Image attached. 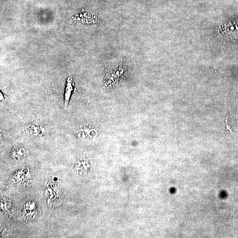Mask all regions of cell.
Segmentation results:
<instances>
[{
	"label": "cell",
	"mask_w": 238,
	"mask_h": 238,
	"mask_svg": "<svg viewBox=\"0 0 238 238\" xmlns=\"http://www.w3.org/2000/svg\"><path fill=\"white\" fill-rule=\"evenodd\" d=\"M27 131L31 135H41L45 134V128L42 125L36 123H31L27 128Z\"/></svg>",
	"instance_id": "1"
},
{
	"label": "cell",
	"mask_w": 238,
	"mask_h": 238,
	"mask_svg": "<svg viewBox=\"0 0 238 238\" xmlns=\"http://www.w3.org/2000/svg\"><path fill=\"white\" fill-rule=\"evenodd\" d=\"M73 89H74V86H73L72 81L69 79L67 80V84L66 86V89H65V93H64V103L66 106H68V104H69Z\"/></svg>",
	"instance_id": "2"
},
{
	"label": "cell",
	"mask_w": 238,
	"mask_h": 238,
	"mask_svg": "<svg viewBox=\"0 0 238 238\" xmlns=\"http://www.w3.org/2000/svg\"><path fill=\"white\" fill-rule=\"evenodd\" d=\"M228 117H227V118H226V120H225V122H226V129H227V130L230 131V132H231L232 133V134H235L234 133V132H233V131H232V130L231 129V126H229V125H228V123H227V120H228Z\"/></svg>",
	"instance_id": "3"
}]
</instances>
